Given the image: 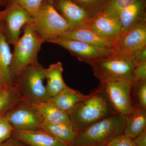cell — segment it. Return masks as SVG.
<instances>
[{"instance_id":"6da1fadb","label":"cell","mask_w":146,"mask_h":146,"mask_svg":"<svg viewBox=\"0 0 146 146\" xmlns=\"http://www.w3.org/2000/svg\"><path fill=\"white\" fill-rule=\"evenodd\" d=\"M117 113L103 87L100 84L67 114L79 133L91 125Z\"/></svg>"},{"instance_id":"7a4b0ae2","label":"cell","mask_w":146,"mask_h":146,"mask_svg":"<svg viewBox=\"0 0 146 146\" xmlns=\"http://www.w3.org/2000/svg\"><path fill=\"white\" fill-rule=\"evenodd\" d=\"M45 69L37 61L29 65L13 78V85L21 100L35 105L49 101L51 97L44 84Z\"/></svg>"},{"instance_id":"3957f363","label":"cell","mask_w":146,"mask_h":146,"mask_svg":"<svg viewBox=\"0 0 146 146\" xmlns=\"http://www.w3.org/2000/svg\"><path fill=\"white\" fill-rule=\"evenodd\" d=\"M126 116L117 113L91 125L78 133L70 146H95L123 133Z\"/></svg>"},{"instance_id":"277c9868","label":"cell","mask_w":146,"mask_h":146,"mask_svg":"<svg viewBox=\"0 0 146 146\" xmlns=\"http://www.w3.org/2000/svg\"><path fill=\"white\" fill-rule=\"evenodd\" d=\"M23 35L14 46L11 72L13 79L29 65L38 61L37 56L44 39L31 23L23 27Z\"/></svg>"},{"instance_id":"5b68a950","label":"cell","mask_w":146,"mask_h":146,"mask_svg":"<svg viewBox=\"0 0 146 146\" xmlns=\"http://www.w3.org/2000/svg\"><path fill=\"white\" fill-rule=\"evenodd\" d=\"M94 75L101 82L115 81H135V63L131 56L113 54L89 63Z\"/></svg>"},{"instance_id":"8992f818","label":"cell","mask_w":146,"mask_h":146,"mask_svg":"<svg viewBox=\"0 0 146 146\" xmlns=\"http://www.w3.org/2000/svg\"><path fill=\"white\" fill-rule=\"evenodd\" d=\"M31 23L45 42L59 37L71 30L70 25L55 9L52 4L44 1Z\"/></svg>"},{"instance_id":"52a82bcc","label":"cell","mask_w":146,"mask_h":146,"mask_svg":"<svg viewBox=\"0 0 146 146\" xmlns=\"http://www.w3.org/2000/svg\"><path fill=\"white\" fill-rule=\"evenodd\" d=\"M32 18L26 10L14 3H9L4 10L0 11V31L9 44L15 45L23 27Z\"/></svg>"},{"instance_id":"ba28073f","label":"cell","mask_w":146,"mask_h":146,"mask_svg":"<svg viewBox=\"0 0 146 146\" xmlns=\"http://www.w3.org/2000/svg\"><path fill=\"white\" fill-rule=\"evenodd\" d=\"M13 131H31L42 129L44 120L36 105L20 100L5 113Z\"/></svg>"},{"instance_id":"9c48e42d","label":"cell","mask_w":146,"mask_h":146,"mask_svg":"<svg viewBox=\"0 0 146 146\" xmlns=\"http://www.w3.org/2000/svg\"><path fill=\"white\" fill-rule=\"evenodd\" d=\"M146 47V20L121 32L113 42V54L131 55Z\"/></svg>"},{"instance_id":"30bf717a","label":"cell","mask_w":146,"mask_h":146,"mask_svg":"<svg viewBox=\"0 0 146 146\" xmlns=\"http://www.w3.org/2000/svg\"><path fill=\"white\" fill-rule=\"evenodd\" d=\"M46 42L61 46L68 50L79 60L88 64L113 54L112 52L99 48L86 42L74 39L56 37L50 39Z\"/></svg>"},{"instance_id":"8fae6325","label":"cell","mask_w":146,"mask_h":146,"mask_svg":"<svg viewBox=\"0 0 146 146\" xmlns=\"http://www.w3.org/2000/svg\"><path fill=\"white\" fill-rule=\"evenodd\" d=\"M132 84L129 82L125 81L100 83L116 111L125 116L129 115L132 109L130 98Z\"/></svg>"},{"instance_id":"7c38bea8","label":"cell","mask_w":146,"mask_h":146,"mask_svg":"<svg viewBox=\"0 0 146 146\" xmlns=\"http://www.w3.org/2000/svg\"><path fill=\"white\" fill-rule=\"evenodd\" d=\"M52 4L70 25V30L88 28L94 17L72 0H53Z\"/></svg>"},{"instance_id":"4fadbf2b","label":"cell","mask_w":146,"mask_h":146,"mask_svg":"<svg viewBox=\"0 0 146 146\" xmlns=\"http://www.w3.org/2000/svg\"><path fill=\"white\" fill-rule=\"evenodd\" d=\"M88 28L106 39L113 41L121 32L117 18L102 12L94 16Z\"/></svg>"},{"instance_id":"5bb4252c","label":"cell","mask_w":146,"mask_h":146,"mask_svg":"<svg viewBox=\"0 0 146 146\" xmlns=\"http://www.w3.org/2000/svg\"><path fill=\"white\" fill-rule=\"evenodd\" d=\"M11 136L27 146H69L42 129L13 131Z\"/></svg>"},{"instance_id":"9a60e30c","label":"cell","mask_w":146,"mask_h":146,"mask_svg":"<svg viewBox=\"0 0 146 146\" xmlns=\"http://www.w3.org/2000/svg\"><path fill=\"white\" fill-rule=\"evenodd\" d=\"M59 37L82 41L113 53V42L100 36L89 28L72 30Z\"/></svg>"},{"instance_id":"2e32d148","label":"cell","mask_w":146,"mask_h":146,"mask_svg":"<svg viewBox=\"0 0 146 146\" xmlns=\"http://www.w3.org/2000/svg\"><path fill=\"white\" fill-rule=\"evenodd\" d=\"M146 0H136L120 13L119 21L121 32L146 20Z\"/></svg>"},{"instance_id":"e0dca14e","label":"cell","mask_w":146,"mask_h":146,"mask_svg":"<svg viewBox=\"0 0 146 146\" xmlns=\"http://www.w3.org/2000/svg\"><path fill=\"white\" fill-rule=\"evenodd\" d=\"M146 129V108L132 105L131 112L126 116L123 134L133 140Z\"/></svg>"},{"instance_id":"ac0fdd59","label":"cell","mask_w":146,"mask_h":146,"mask_svg":"<svg viewBox=\"0 0 146 146\" xmlns=\"http://www.w3.org/2000/svg\"><path fill=\"white\" fill-rule=\"evenodd\" d=\"M63 65L60 62L52 64L45 69V78L47 81L46 87L51 98L56 96L68 86L63 80Z\"/></svg>"},{"instance_id":"d6986e66","label":"cell","mask_w":146,"mask_h":146,"mask_svg":"<svg viewBox=\"0 0 146 146\" xmlns=\"http://www.w3.org/2000/svg\"><path fill=\"white\" fill-rule=\"evenodd\" d=\"M87 95L77 90L66 87L55 96L51 98L49 101L55 105L63 112L68 113L75 108Z\"/></svg>"},{"instance_id":"ffe728a7","label":"cell","mask_w":146,"mask_h":146,"mask_svg":"<svg viewBox=\"0 0 146 146\" xmlns=\"http://www.w3.org/2000/svg\"><path fill=\"white\" fill-rule=\"evenodd\" d=\"M42 129L69 146L78 134L71 123H52L44 121Z\"/></svg>"},{"instance_id":"44dd1931","label":"cell","mask_w":146,"mask_h":146,"mask_svg":"<svg viewBox=\"0 0 146 146\" xmlns=\"http://www.w3.org/2000/svg\"><path fill=\"white\" fill-rule=\"evenodd\" d=\"M12 58L9 44L0 31V75L8 86H13L11 72Z\"/></svg>"},{"instance_id":"7402d4cb","label":"cell","mask_w":146,"mask_h":146,"mask_svg":"<svg viewBox=\"0 0 146 146\" xmlns=\"http://www.w3.org/2000/svg\"><path fill=\"white\" fill-rule=\"evenodd\" d=\"M35 105L44 121L52 123H71L68 114L58 108L51 102L40 103Z\"/></svg>"},{"instance_id":"603a6c76","label":"cell","mask_w":146,"mask_h":146,"mask_svg":"<svg viewBox=\"0 0 146 146\" xmlns=\"http://www.w3.org/2000/svg\"><path fill=\"white\" fill-rule=\"evenodd\" d=\"M18 91L13 86H8L0 92V113H5L20 100Z\"/></svg>"},{"instance_id":"cb8c5ba5","label":"cell","mask_w":146,"mask_h":146,"mask_svg":"<svg viewBox=\"0 0 146 146\" xmlns=\"http://www.w3.org/2000/svg\"><path fill=\"white\" fill-rule=\"evenodd\" d=\"M130 98L132 105L146 108V80H136L132 83Z\"/></svg>"},{"instance_id":"d4e9b609","label":"cell","mask_w":146,"mask_h":146,"mask_svg":"<svg viewBox=\"0 0 146 146\" xmlns=\"http://www.w3.org/2000/svg\"><path fill=\"white\" fill-rule=\"evenodd\" d=\"M88 12L94 16L103 12L110 0H72Z\"/></svg>"},{"instance_id":"484cf974","label":"cell","mask_w":146,"mask_h":146,"mask_svg":"<svg viewBox=\"0 0 146 146\" xmlns=\"http://www.w3.org/2000/svg\"><path fill=\"white\" fill-rule=\"evenodd\" d=\"M136 0H110L103 12L117 18L125 9Z\"/></svg>"},{"instance_id":"4316f807","label":"cell","mask_w":146,"mask_h":146,"mask_svg":"<svg viewBox=\"0 0 146 146\" xmlns=\"http://www.w3.org/2000/svg\"><path fill=\"white\" fill-rule=\"evenodd\" d=\"M44 0H9V3H14L21 6L32 17L38 12Z\"/></svg>"},{"instance_id":"83f0119b","label":"cell","mask_w":146,"mask_h":146,"mask_svg":"<svg viewBox=\"0 0 146 146\" xmlns=\"http://www.w3.org/2000/svg\"><path fill=\"white\" fill-rule=\"evenodd\" d=\"M13 129L6 118L5 113H0V144L12 136Z\"/></svg>"},{"instance_id":"f1b7e54d","label":"cell","mask_w":146,"mask_h":146,"mask_svg":"<svg viewBox=\"0 0 146 146\" xmlns=\"http://www.w3.org/2000/svg\"><path fill=\"white\" fill-rule=\"evenodd\" d=\"M95 146H135L132 139L121 134L102 145Z\"/></svg>"},{"instance_id":"f546056e","label":"cell","mask_w":146,"mask_h":146,"mask_svg":"<svg viewBox=\"0 0 146 146\" xmlns=\"http://www.w3.org/2000/svg\"><path fill=\"white\" fill-rule=\"evenodd\" d=\"M131 56L136 66L146 63V47L139 50Z\"/></svg>"},{"instance_id":"4dcf8cb0","label":"cell","mask_w":146,"mask_h":146,"mask_svg":"<svg viewBox=\"0 0 146 146\" xmlns=\"http://www.w3.org/2000/svg\"><path fill=\"white\" fill-rule=\"evenodd\" d=\"M133 74L136 80H146V63L135 66Z\"/></svg>"},{"instance_id":"1f68e13d","label":"cell","mask_w":146,"mask_h":146,"mask_svg":"<svg viewBox=\"0 0 146 146\" xmlns=\"http://www.w3.org/2000/svg\"><path fill=\"white\" fill-rule=\"evenodd\" d=\"M135 146H146V129L132 140Z\"/></svg>"},{"instance_id":"d6a6232c","label":"cell","mask_w":146,"mask_h":146,"mask_svg":"<svg viewBox=\"0 0 146 146\" xmlns=\"http://www.w3.org/2000/svg\"><path fill=\"white\" fill-rule=\"evenodd\" d=\"M0 146H27L18 139L12 136L3 143L0 144Z\"/></svg>"},{"instance_id":"836d02e7","label":"cell","mask_w":146,"mask_h":146,"mask_svg":"<svg viewBox=\"0 0 146 146\" xmlns=\"http://www.w3.org/2000/svg\"><path fill=\"white\" fill-rule=\"evenodd\" d=\"M7 86L8 85L6 84L3 80V79L2 78L0 75V92L5 89Z\"/></svg>"},{"instance_id":"e575fe53","label":"cell","mask_w":146,"mask_h":146,"mask_svg":"<svg viewBox=\"0 0 146 146\" xmlns=\"http://www.w3.org/2000/svg\"><path fill=\"white\" fill-rule=\"evenodd\" d=\"M9 3V0H0V7L5 6L8 5Z\"/></svg>"},{"instance_id":"d590c367","label":"cell","mask_w":146,"mask_h":146,"mask_svg":"<svg viewBox=\"0 0 146 146\" xmlns=\"http://www.w3.org/2000/svg\"><path fill=\"white\" fill-rule=\"evenodd\" d=\"M53 1V0H44V1L48 2L51 3L52 4Z\"/></svg>"}]
</instances>
